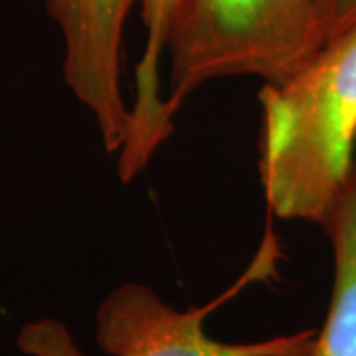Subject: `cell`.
<instances>
[{
	"mask_svg": "<svg viewBox=\"0 0 356 356\" xmlns=\"http://www.w3.org/2000/svg\"><path fill=\"white\" fill-rule=\"evenodd\" d=\"M332 2H334V0H321V4H323V8H325V14H327V16H329V10H331Z\"/></svg>",
	"mask_w": 356,
	"mask_h": 356,
	"instance_id": "ba28073f",
	"label": "cell"
},
{
	"mask_svg": "<svg viewBox=\"0 0 356 356\" xmlns=\"http://www.w3.org/2000/svg\"><path fill=\"white\" fill-rule=\"evenodd\" d=\"M327 42L321 0H177L165 54L170 56L172 115L204 83L252 76L281 83Z\"/></svg>",
	"mask_w": 356,
	"mask_h": 356,
	"instance_id": "7a4b0ae2",
	"label": "cell"
},
{
	"mask_svg": "<svg viewBox=\"0 0 356 356\" xmlns=\"http://www.w3.org/2000/svg\"><path fill=\"white\" fill-rule=\"evenodd\" d=\"M271 255L257 259L236 285L208 305L178 311L143 283H123L97 309L95 339L109 356H311L317 331L295 332L255 343H222L206 332V318L255 277H264ZM16 344L26 356H83L58 318L30 321Z\"/></svg>",
	"mask_w": 356,
	"mask_h": 356,
	"instance_id": "3957f363",
	"label": "cell"
},
{
	"mask_svg": "<svg viewBox=\"0 0 356 356\" xmlns=\"http://www.w3.org/2000/svg\"><path fill=\"white\" fill-rule=\"evenodd\" d=\"M259 103V177L269 214L325 226L355 170L356 26L285 81L266 83Z\"/></svg>",
	"mask_w": 356,
	"mask_h": 356,
	"instance_id": "6da1fadb",
	"label": "cell"
},
{
	"mask_svg": "<svg viewBox=\"0 0 356 356\" xmlns=\"http://www.w3.org/2000/svg\"><path fill=\"white\" fill-rule=\"evenodd\" d=\"M325 228L334 252V283L311 356H356V165Z\"/></svg>",
	"mask_w": 356,
	"mask_h": 356,
	"instance_id": "8992f818",
	"label": "cell"
},
{
	"mask_svg": "<svg viewBox=\"0 0 356 356\" xmlns=\"http://www.w3.org/2000/svg\"><path fill=\"white\" fill-rule=\"evenodd\" d=\"M137 0H48L64 38V79L93 117L107 153H119L129 125L123 95V36Z\"/></svg>",
	"mask_w": 356,
	"mask_h": 356,
	"instance_id": "277c9868",
	"label": "cell"
},
{
	"mask_svg": "<svg viewBox=\"0 0 356 356\" xmlns=\"http://www.w3.org/2000/svg\"><path fill=\"white\" fill-rule=\"evenodd\" d=\"M355 165H356V159H355Z\"/></svg>",
	"mask_w": 356,
	"mask_h": 356,
	"instance_id": "9c48e42d",
	"label": "cell"
},
{
	"mask_svg": "<svg viewBox=\"0 0 356 356\" xmlns=\"http://www.w3.org/2000/svg\"><path fill=\"white\" fill-rule=\"evenodd\" d=\"M353 26H356V0H334L327 16V42Z\"/></svg>",
	"mask_w": 356,
	"mask_h": 356,
	"instance_id": "52a82bcc",
	"label": "cell"
},
{
	"mask_svg": "<svg viewBox=\"0 0 356 356\" xmlns=\"http://www.w3.org/2000/svg\"><path fill=\"white\" fill-rule=\"evenodd\" d=\"M137 2L145 24V48L135 67V97L129 103L125 139L117 153V175L125 184L149 166L175 131V115L166 107L161 86V65L177 0Z\"/></svg>",
	"mask_w": 356,
	"mask_h": 356,
	"instance_id": "5b68a950",
	"label": "cell"
}]
</instances>
